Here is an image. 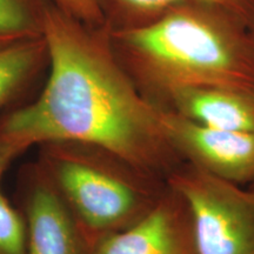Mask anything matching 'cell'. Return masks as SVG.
<instances>
[{"instance_id":"9c48e42d","label":"cell","mask_w":254,"mask_h":254,"mask_svg":"<svg viewBox=\"0 0 254 254\" xmlns=\"http://www.w3.org/2000/svg\"><path fill=\"white\" fill-rule=\"evenodd\" d=\"M47 64L44 38L0 46V110L17 100Z\"/></svg>"},{"instance_id":"3957f363","label":"cell","mask_w":254,"mask_h":254,"mask_svg":"<svg viewBox=\"0 0 254 254\" xmlns=\"http://www.w3.org/2000/svg\"><path fill=\"white\" fill-rule=\"evenodd\" d=\"M38 150L37 164L94 243L144 219L168 189L166 179L104 146L52 140Z\"/></svg>"},{"instance_id":"ba28073f","label":"cell","mask_w":254,"mask_h":254,"mask_svg":"<svg viewBox=\"0 0 254 254\" xmlns=\"http://www.w3.org/2000/svg\"><path fill=\"white\" fill-rule=\"evenodd\" d=\"M165 110L206 126L254 132V84L183 88Z\"/></svg>"},{"instance_id":"5b68a950","label":"cell","mask_w":254,"mask_h":254,"mask_svg":"<svg viewBox=\"0 0 254 254\" xmlns=\"http://www.w3.org/2000/svg\"><path fill=\"white\" fill-rule=\"evenodd\" d=\"M165 134L183 161L225 182L254 184V132L206 126L161 110Z\"/></svg>"},{"instance_id":"4fadbf2b","label":"cell","mask_w":254,"mask_h":254,"mask_svg":"<svg viewBox=\"0 0 254 254\" xmlns=\"http://www.w3.org/2000/svg\"><path fill=\"white\" fill-rule=\"evenodd\" d=\"M59 9L91 27L107 26L99 0H52Z\"/></svg>"},{"instance_id":"9a60e30c","label":"cell","mask_w":254,"mask_h":254,"mask_svg":"<svg viewBox=\"0 0 254 254\" xmlns=\"http://www.w3.org/2000/svg\"><path fill=\"white\" fill-rule=\"evenodd\" d=\"M252 187H253V189H254V184H253V185H252Z\"/></svg>"},{"instance_id":"8fae6325","label":"cell","mask_w":254,"mask_h":254,"mask_svg":"<svg viewBox=\"0 0 254 254\" xmlns=\"http://www.w3.org/2000/svg\"><path fill=\"white\" fill-rule=\"evenodd\" d=\"M44 0H0V46L43 38Z\"/></svg>"},{"instance_id":"7a4b0ae2","label":"cell","mask_w":254,"mask_h":254,"mask_svg":"<svg viewBox=\"0 0 254 254\" xmlns=\"http://www.w3.org/2000/svg\"><path fill=\"white\" fill-rule=\"evenodd\" d=\"M110 40L135 87L160 110L183 88L254 84V28L221 6L178 4L140 26L110 30Z\"/></svg>"},{"instance_id":"277c9868","label":"cell","mask_w":254,"mask_h":254,"mask_svg":"<svg viewBox=\"0 0 254 254\" xmlns=\"http://www.w3.org/2000/svg\"><path fill=\"white\" fill-rule=\"evenodd\" d=\"M167 183L185 200L196 254H254V189L184 161Z\"/></svg>"},{"instance_id":"8992f818","label":"cell","mask_w":254,"mask_h":254,"mask_svg":"<svg viewBox=\"0 0 254 254\" xmlns=\"http://www.w3.org/2000/svg\"><path fill=\"white\" fill-rule=\"evenodd\" d=\"M19 194L27 228V254H93L94 240L37 161L21 170Z\"/></svg>"},{"instance_id":"7c38bea8","label":"cell","mask_w":254,"mask_h":254,"mask_svg":"<svg viewBox=\"0 0 254 254\" xmlns=\"http://www.w3.org/2000/svg\"><path fill=\"white\" fill-rule=\"evenodd\" d=\"M0 254H27V228L23 212L6 198L0 186Z\"/></svg>"},{"instance_id":"30bf717a","label":"cell","mask_w":254,"mask_h":254,"mask_svg":"<svg viewBox=\"0 0 254 254\" xmlns=\"http://www.w3.org/2000/svg\"><path fill=\"white\" fill-rule=\"evenodd\" d=\"M111 31L135 27L153 20L168 8L189 1L221 6L233 12L254 28V0H99Z\"/></svg>"},{"instance_id":"52a82bcc","label":"cell","mask_w":254,"mask_h":254,"mask_svg":"<svg viewBox=\"0 0 254 254\" xmlns=\"http://www.w3.org/2000/svg\"><path fill=\"white\" fill-rule=\"evenodd\" d=\"M93 254H196L185 200L168 185L144 219L95 240Z\"/></svg>"},{"instance_id":"6da1fadb","label":"cell","mask_w":254,"mask_h":254,"mask_svg":"<svg viewBox=\"0 0 254 254\" xmlns=\"http://www.w3.org/2000/svg\"><path fill=\"white\" fill-rule=\"evenodd\" d=\"M43 38L47 81L36 100L0 116V152L14 160L46 141L91 142L167 180L184 161L165 134L161 110L117 59L110 28L87 26L49 1Z\"/></svg>"},{"instance_id":"5bb4252c","label":"cell","mask_w":254,"mask_h":254,"mask_svg":"<svg viewBox=\"0 0 254 254\" xmlns=\"http://www.w3.org/2000/svg\"><path fill=\"white\" fill-rule=\"evenodd\" d=\"M12 161L13 160H11V159H9L8 157H6L4 153H1V152H0V184H1V178H2V176H4L5 171L7 170Z\"/></svg>"}]
</instances>
